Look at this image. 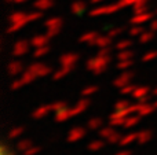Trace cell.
Returning a JSON list of instances; mask_svg holds the SVG:
<instances>
[{"label": "cell", "mask_w": 157, "mask_h": 155, "mask_svg": "<svg viewBox=\"0 0 157 155\" xmlns=\"http://www.w3.org/2000/svg\"><path fill=\"white\" fill-rule=\"evenodd\" d=\"M110 55H101L98 54L97 56L91 58L86 62V67L87 70H90L92 74L95 76H99V74L105 73L108 66L110 65Z\"/></svg>", "instance_id": "cell-1"}, {"label": "cell", "mask_w": 157, "mask_h": 155, "mask_svg": "<svg viewBox=\"0 0 157 155\" xmlns=\"http://www.w3.org/2000/svg\"><path fill=\"white\" fill-rule=\"evenodd\" d=\"M121 8L120 3H110V4H103L99 5V7H94L92 10L88 11L90 16H99V15H110V14H114Z\"/></svg>", "instance_id": "cell-2"}, {"label": "cell", "mask_w": 157, "mask_h": 155, "mask_svg": "<svg viewBox=\"0 0 157 155\" xmlns=\"http://www.w3.org/2000/svg\"><path fill=\"white\" fill-rule=\"evenodd\" d=\"M28 70H30L33 74H35L36 77H46L48 76V74H52L54 71H52V69L50 67V66L44 65V63H40V62H36L33 63V65H30L29 67H28Z\"/></svg>", "instance_id": "cell-3"}, {"label": "cell", "mask_w": 157, "mask_h": 155, "mask_svg": "<svg viewBox=\"0 0 157 155\" xmlns=\"http://www.w3.org/2000/svg\"><path fill=\"white\" fill-rule=\"evenodd\" d=\"M132 78H134V73L132 71H128V70H124V71H121V74L120 76H117L116 78H114V81H113V87H116V88H123L124 85H127V84H130L131 81H132Z\"/></svg>", "instance_id": "cell-4"}, {"label": "cell", "mask_w": 157, "mask_h": 155, "mask_svg": "<svg viewBox=\"0 0 157 155\" xmlns=\"http://www.w3.org/2000/svg\"><path fill=\"white\" fill-rule=\"evenodd\" d=\"M30 45H32V44H30V41L18 40L15 44H14V47H13V55L15 58H19V56H22V55L28 54Z\"/></svg>", "instance_id": "cell-5"}, {"label": "cell", "mask_w": 157, "mask_h": 155, "mask_svg": "<svg viewBox=\"0 0 157 155\" xmlns=\"http://www.w3.org/2000/svg\"><path fill=\"white\" fill-rule=\"evenodd\" d=\"M87 135V129L86 128H81V126H76V128H72L68 133V142L69 143H76L78 140L84 139Z\"/></svg>", "instance_id": "cell-6"}, {"label": "cell", "mask_w": 157, "mask_h": 155, "mask_svg": "<svg viewBox=\"0 0 157 155\" xmlns=\"http://www.w3.org/2000/svg\"><path fill=\"white\" fill-rule=\"evenodd\" d=\"M153 18H155V14L150 11L142 14H134V16L131 18V25H144L146 22H150Z\"/></svg>", "instance_id": "cell-7"}, {"label": "cell", "mask_w": 157, "mask_h": 155, "mask_svg": "<svg viewBox=\"0 0 157 155\" xmlns=\"http://www.w3.org/2000/svg\"><path fill=\"white\" fill-rule=\"evenodd\" d=\"M90 98H83L81 96V99L77 102L76 104H75L73 107H72V113H73V117H76V115H80L81 113H84L87 109L90 107Z\"/></svg>", "instance_id": "cell-8"}, {"label": "cell", "mask_w": 157, "mask_h": 155, "mask_svg": "<svg viewBox=\"0 0 157 155\" xmlns=\"http://www.w3.org/2000/svg\"><path fill=\"white\" fill-rule=\"evenodd\" d=\"M80 56L78 54H75V52H68V54H63L62 56L59 58V63L62 66H76V63L78 62Z\"/></svg>", "instance_id": "cell-9"}, {"label": "cell", "mask_w": 157, "mask_h": 155, "mask_svg": "<svg viewBox=\"0 0 157 155\" xmlns=\"http://www.w3.org/2000/svg\"><path fill=\"white\" fill-rule=\"evenodd\" d=\"M7 71L10 76H19V74H22L25 71V69H24L22 62H19V60H11L7 65Z\"/></svg>", "instance_id": "cell-10"}, {"label": "cell", "mask_w": 157, "mask_h": 155, "mask_svg": "<svg viewBox=\"0 0 157 155\" xmlns=\"http://www.w3.org/2000/svg\"><path fill=\"white\" fill-rule=\"evenodd\" d=\"M73 70H75V66H62L61 65V69H58V70H55L54 73H52V78H54L55 81H59V80H62L63 77H66L68 74H71Z\"/></svg>", "instance_id": "cell-11"}, {"label": "cell", "mask_w": 157, "mask_h": 155, "mask_svg": "<svg viewBox=\"0 0 157 155\" xmlns=\"http://www.w3.org/2000/svg\"><path fill=\"white\" fill-rule=\"evenodd\" d=\"M71 118H73L72 107H65V109L55 113V121H57V122H65V121L71 120Z\"/></svg>", "instance_id": "cell-12"}, {"label": "cell", "mask_w": 157, "mask_h": 155, "mask_svg": "<svg viewBox=\"0 0 157 155\" xmlns=\"http://www.w3.org/2000/svg\"><path fill=\"white\" fill-rule=\"evenodd\" d=\"M44 26H46V29H62L63 21L59 16H51V18L44 21Z\"/></svg>", "instance_id": "cell-13"}, {"label": "cell", "mask_w": 157, "mask_h": 155, "mask_svg": "<svg viewBox=\"0 0 157 155\" xmlns=\"http://www.w3.org/2000/svg\"><path fill=\"white\" fill-rule=\"evenodd\" d=\"M51 111L52 110H51V106H50V104H47V106H40L32 113V117L35 118V120H41V118L47 117Z\"/></svg>", "instance_id": "cell-14"}, {"label": "cell", "mask_w": 157, "mask_h": 155, "mask_svg": "<svg viewBox=\"0 0 157 155\" xmlns=\"http://www.w3.org/2000/svg\"><path fill=\"white\" fill-rule=\"evenodd\" d=\"M156 109H157L156 104H152L150 102H149V103H139L138 114L141 115V117H147V115L152 114Z\"/></svg>", "instance_id": "cell-15"}, {"label": "cell", "mask_w": 157, "mask_h": 155, "mask_svg": "<svg viewBox=\"0 0 157 155\" xmlns=\"http://www.w3.org/2000/svg\"><path fill=\"white\" fill-rule=\"evenodd\" d=\"M48 40H50V37L47 34H37V36H35V37H32L30 44H32L33 48H39V47L47 45V44H48Z\"/></svg>", "instance_id": "cell-16"}, {"label": "cell", "mask_w": 157, "mask_h": 155, "mask_svg": "<svg viewBox=\"0 0 157 155\" xmlns=\"http://www.w3.org/2000/svg\"><path fill=\"white\" fill-rule=\"evenodd\" d=\"M54 0H35L33 2V8L35 10H40V11H46L50 10L51 7H54Z\"/></svg>", "instance_id": "cell-17"}, {"label": "cell", "mask_w": 157, "mask_h": 155, "mask_svg": "<svg viewBox=\"0 0 157 155\" xmlns=\"http://www.w3.org/2000/svg\"><path fill=\"white\" fill-rule=\"evenodd\" d=\"M112 40L113 38L110 36H98V38L94 41L92 47H97V48H105V47H110L112 45Z\"/></svg>", "instance_id": "cell-18"}, {"label": "cell", "mask_w": 157, "mask_h": 155, "mask_svg": "<svg viewBox=\"0 0 157 155\" xmlns=\"http://www.w3.org/2000/svg\"><path fill=\"white\" fill-rule=\"evenodd\" d=\"M86 10H87V3L83 2V0H77V2H73L71 4V11L75 15H81Z\"/></svg>", "instance_id": "cell-19"}, {"label": "cell", "mask_w": 157, "mask_h": 155, "mask_svg": "<svg viewBox=\"0 0 157 155\" xmlns=\"http://www.w3.org/2000/svg\"><path fill=\"white\" fill-rule=\"evenodd\" d=\"M10 23H14V22H26L29 23V18H28V13H22V11H17V13H13L10 15Z\"/></svg>", "instance_id": "cell-20"}, {"label": "cell", "mask_w": 157, "mask_h": 155, "mask_svg": "<svg viewBox=\"0 0 157 155\" xmlns=\"http://www.w3.org/2000/svg\"><path fill=\"white\" fill-rule=\"evenodd\" d=\"M136 137H138V133H136V132L127 133V135H124V136L121 137V140H120L119 144L121 146V147H127V146L132 144L134 142H136Z\"/></svg>", "instance_id": "cell-21"}, {"label": "cell", "mask_w": 157, "mask_h": 155, "mask_svg": "<svg viewBox=\"0 0 157 155\" xmlns=\"http://www.w3.org/2000/svg\"><path fill=\"white\" fill-rule=\"evenodd\" d=\"M98 36H99V34H98L97 32L84 33V34L78 38V41H80V43H84V44H88V45H92V44H94V41L98 38Z\"/></svg>", "instance_id": "cell-22"}, {"label": "cell", "mask_w": 157, "mask_h": 155, "mask_svg": "<svg viewBox=\"0 0 157 155\" xmlns=\"http://www.w3.org/2000/svg\"><path fill=\"white\" fill-rule=\"evenodd\" d=\"M153 139V133L150 131H141L138 132V137H136V143L138 144H146Z\"/></svg>", "instance_id": "cell-23"}, {"label": "cell", "mask_w": 157, "mask_h": 155, "mask_svg": "<svg viewBox=\"0 0 157 155\" xmlns=\"http://www.w3.org/2000/svg\"><path fill=\"white\" fill-rule=\"evenodd\" d=\"M103 147H105V140H103V139L92 140V142H90L88 144H87V148H88V151H92V153L101 151Z\"/></svg>", "instance_id": "cell-24"}, {"label": "cell", "mask_w": 157, "mask_h": 155, "mask_svg": "<svg viewBox=\"0 0 157 155\" xmlns=\"http://www.w3.org/2000/svg\"><path fill=\"white\" fill-rule=\"evenodd\" d=\"M102 126H103V121L98 117H94L87 121V129H90V131H99Z\"/></svg>", "instance_id": "cell-25"}, {"label": "cell", "mask_w": 157, "mask_h": 155, "mask_svg": "<svg viewBox=\"0 0 157 155\" xmlns=\"http://www.w3.org/2000/svg\"><path fill=\"white\" fill-rule=\"evenodd\" d=\"M141 115L139 114H131L128 115L127 118H125V122H124V128H134V126H136L139 124V121H141Z\"/></svg>", "instance_id": "cell-26"}, {"label": "cell", "mask_w": 157, "mask_h": 155, "mask_svg": "<svg viewBox=\"0 0 157 155\" xmlns=\"http://www.w3.org/2000/svg\"><path fill=\"white\" fill-rule=\"evenodd\" d=\"M114 132H116L114 126H112V125L102 126V128L99 129V137H101V139H103V140H108L109 137L114 133Z\"/></svg>", "instance_id": "cell-27"}, {"label": "cell", "mask_w": 157, "mask_h": 155, "mask_svg": "<svg viewBox=\"0 0 157 155\" xmlns=\"http://www.w3.org/2000/svg\"><path fill=\"white\" fill-rule=\"evenodd\" d=\"M155 33H156V32H153V30H150V29H149V30H145V32L138 37V41H139L141 44L150 43V41L155 38Z\"/></svg>", "instance_id": "cell-28"}, {"label": "cell", "mask_w": 157, "mask_h": 155, "mask_svg": "<svg viewBox=\"0 0 157 155\" xmlns=\"http://www.w3.org/2000/svg\"><path fill=\"white\" fill-rule=\"evenodd\" d=\"M135 56V52L132 49H121V51H117V60H125V59H134Z\"/></svg>", "instance_id": "cell-29"}, {"label": "cell", "mask_w": 157, "mask_h": 155, "mask_svg": "<svg viewBox=\"0 0 157 155\" xmlns=\"http://www.w3.org/2000/svg\"><path fill=\"white\" fill-rule=\"evenodd\" d=\"M132 40L131 38H121L120 41H117L116 44H114V48L117 49V51H121V49H128L132 47Z\"/></svg>", "instance_id": "cell-30"}, {"label": "cell", "mask_w": 157, "mask_h": 155, "mask_svg": "<svg viewBox=\"0 0 157 155\" xmlns=\"http://www.w3.org/2000/svg\"><path fill=\"white\" fill-rule=\"evenodd\" d=\"M149 92H150V89L147 87H136L135 91L132 92V98L135 99V100H138V99H141V98H144V96L149 95Z\"/></svg>", "instance_id": "cell-31"}, {"label": "cell", "mask_w": 157, "mask_h": 155, "mask_svg": "<svg viewBox=\"0 0 157 155\" xmlns=\"http://www.w3.org/2000/svg\"><path fill=\"white\" fill-rule=\"evenodd\" d=\"M144 32H145V27L142 26V25H132V26L128 29V34H130L131 37H139Z\"/></svg>", "instance_id": "cell-32"}, {"label": "cell", "mask_w": 157, "mask_h": 155, "mask_svg": "<svg viewBox=\"0 0 157 155\" xmlns=\"http://www.w3.org/2000/svg\"><path fill=\"white\" fill-rule=\"evenodd\" d=\"M32 146H33V143L30 142L29 139H21V140H18V143H17V150L24 153V151H26L28 148H30Z\"/></svg>", "instance_id": "cell-33"}, {"label": "cell", "mask_w": 157, "mask_h": 155, "mask_svg": "<svg viewBox=\"0 0 157 155\" xmlns=\"http://www.w3.org/2000/svg\"><path fill=\"white\" fill-rule=\"evenodd\" d=\"M134 59H125V60H119L117 62V65H116V67L119 69V70H121V71H124V70H128L130 67H132L134 66Z\"/></svg>", "instance_id": "cell-34"}, {"label": "cell", "mask_w": 157, "mask_h": 155, "mask_svg": "<svg viewBox=\"0 0 157 155\" xmlns=\"http://www.w3.org/2000/svg\"><path fill=\"white\" fill-rule=\"evenodd\" d=\"M24 132H25V128H22V126H17V128L11 129V131L8 132V139L10 140L18 139V137H21L22 135H24Z\"/></svg>", "instance_id": "cell-35"}, {"label": "cell", "mask_w": 157, "mask_h": 155, "mask_svg": "<svg viewBox=\"0 0 157 155\" xmlns=\"http://www.w3.org/2000/svg\"><path fill=\"white\" fill-rule=\"evenodd\" d=\"M98 85H88L87 88H84L83 91H81V96L83 98H90V96H92V95H95V93L98 92Z\"/></svg>", "instance_id": "cell-36"}, {"label": "cell", "mask_w": 157, "mask_h": 155, "mask_svg": "<svg viewBox=\"0 0 157 155\" xmlns=\"http://www.w3.org/2000/svg\"><path fill=\"white\" fill-rule=\"evenodd\" d=\"M50 52V45H43V47H39V48H35L33 51V56L35 58H43L44 55H47Z\"/></svg>", "instance_id": "cell-37"}, {"label": "cell", "mask_w": 157, "mask_h": 155, "mask_svg": "<svg viewBox=\"0 0 157 155\" xmlns=\"http://www.w3.org/2000/svg\"><path fill=\"white\" fill-rule=\"evenodd\" d=\"M155 59H157V51H155V49L147 51L146 54H144L141 58L142 62H152V60H155Z\"/></svg>", "instance_id": "cell-38"}, {"label": "cell", "mask_w": 157, "mask_h": 155, "mask_svg": "<svg viewBox=\"0 0 157 155\" xmlns=\"http://www.w3.org/2000/svg\"><path fill=\"white\" fill-rule=\"evenodd\" d=\"M125 30V27L124 26H117V27H112L110 30L108 32V36H110L112 38H114V37H119L120 34H121Z\"/></svg>", "instance_id": "cell-39"}, {"label": "cell", "mask_w": 157, "mask_h": 155, "mask_svg": "<svg viewBox=\"0 0 157 155\" xmlns=\"http://www.w3.org/2000/svg\"><path fill=\"white\" fill-rule=\"evenodd\" d=\"M135 88H136V85H134V84H127V85H124L123 88H120V93L121 95H132V92L135 91Z\"/></svg>", "instance_id": "cell-40"}, {"label": "cell", "mask_w": 157, "mask_h": 155, "mask_svg": "<svg viewBox=\"0 0 157 155\" xmlns=\"http://www.w3.org/2000/svg\"><path fill=\"white\" fill-rule=\"evenodd\" d=\"M25 85H28L26 82H25V80L22 78V77H19V78H17V80H15V81L11 82V89L17 91V89H19V88L25 87Z\"/></svg>", "instance_id": "cell-41"}, {"label": "cell", "mask_w": 157, "mask_h": 155, "mask_svg": "<svg viewBox=\"0 0 157 155\" xmlns=\"http://www.w3.org/2000/svg\"><path fill=\"white\" fill-rule=\"evenodd\" d=\"M130 104H131V102L127 100V99H121V100H117L116 104H114V110H124V109H127Z\"/></svg>", "instance_id": "cell-42"}, {"label": "cell", "mask_w": 157, "mask_h": 155, "mask_svg": "<svg viewBox=\"0 0 157 155\" xmlns=\"http://www.w3.org/2000/svg\"><path fill=\"white\" fill-rule=\"evenodd\" d=\"M121 137H123V136H121V133H119V132L116 131L110 137H109L108 140H106V142L110 143V144H119L120 140H121Z\"/></svg>", "instance_id": "cell-43"}, {"label": "cell", "mask_w": 157, "mask_h": 155, "mask_svg": "<svg viewBox=\"0 0 157 155\" xmlns=\"http://www.w3.org/2000/svg\"><path fill=\"white\" fill-rule=\"evenodd\" d=\"M147 10V4H135L132 5V13L134 14H142V13H146Z\"/></svg>", "instance_id": "cell-44"}, {"label": "cell", "mask_w": 157, "mask_h": 155, "mask_svg": "<svg viewBox=\"0 0 157 155\" xmlns=\"http://www.w3.org/2000/svg\"><path fill=\"white\" fill-rule=\"evenodd\" d=\"M125 118L127 117H120V118H112L110 120V125L112 126H124V122H125Z\"/></svg>", "instance_id": "cell-45"}, {"label": "cell", "mask_w": 157, "mask_h": 155, "mask_svg": "<svg viewBox=\"0 0 157 155\" xmlns=\"http://www.w3.org/2000/svg\"><path fill=\"white\" fill-rule=\"evenodd\" d=\"M50 106H51V110H52L54 113H57V111H59V110H62V109H65V107H68L65 102H57V103H51Z\"/></svg>", "instance_id": "cell-46"}, {"label": "cell", "mask_w": 157, "mask_h": 155, "mask_svg": "<svg viewBox=\"0 0 157 155\" xmlns=\"http://www.w3.org/2000/svg\"><path fill=\"white\" fill-rule=\"evenodd\" d=\"M40 150H41V148H40V147H37V146H32V147L28 148V150H26V151H24L22 154H24V155H36V154L40 153Z\"/></svg>", "instance_id": "cell-47"}, {"label": "cell", "mask_w": 157, "mask_h": 155, "mask_svg": "<svg viewBox=\"0 0 157 155\" xmlns=\"http://www.w3.org/2000/svg\"><path fill=\"white\" fill-rule=\"evenodd\" d=\"M59 32H61V29H47L46 34L50 38H51V37H55V36L59 34Z\"/></svg>", "instance_id": "cell-48"}, {"label": "cell", "mask_w": 157, "mask_h": 155, "mask_svg": "<svg viewBox=\"0 0 157 155\" xmlns=\"http://www.w3.org/2000/svg\"><path fill=\"white\" fill-rule=\"evenodd\" d=\"M136 2H138V0H120L119 3L123 8V7H128V5H134Z\"/></svg>", "instance_id": "cell-49"}, {"label": "cell", "mask_w": 157, "mask_h": 155, "mask_svg": "<svg viewBox=\"0 0 157 155\" xmlns=\"http://www.w3.org/2000/svg\"><path fill=\"white\" fill-rule=\"evenodd\" d=\"M112 48L110 47H105V48H98V54L101 55H110Z\"/></svg>", "instance_id": "cell-50"}, {"label": "cell", "mask_w": 157, "mask_h": 155, "mask_svg": "<svg viewBox=\"0 0 157 155\" xmlns=\"http://www.w3.org/2000/svg\"><path fill=\"white\" fill-rule=\"evenodd\" d=\"M149 29L153 30V32H157V16L149 22Z\"/></svg>", "instance_id": "cell-51"}, {"label": "cell", "mask_w": 157, "mask_h": 155, "mask_svg": "<svg viewBox=\"0 0 157 155\" xmlns=\"http://www.w3.org/2000/svg\"><path fill=\"white\" fill-rule=\"evenodd\" d=\"M114 155H132V151L131 150H120V151H117Z\"/></svg>", "instance_id": "cell-52"}, {"label": "cell", "mask_w": 157, "mask_h": 155, "mask_svg": "<svg viewBox=\"0 0 157 155\" xmlns=\"http://www.w3.org/2000/svg\"><path fill=\"white\" fill-rule=\"evenodd\" d=\"M138 103H149L150 102V96L149 95H146V96H144V98H141V99H138Z\"/></svg>", "instance_id": "cell-53"}, {"label": "cell", "mask_w": 157, "mask_h": 155, "mask_svg": "<svg viewBox=\"0 0 157 155\" xmlns=\"http://www.w3.org/2000/svg\"><path fill=\"white\" fill-rule=\"evenodd\" d=\"M26 2H29V0H13L14 4H24V3H26Z\"/></svg>", "instance_id": "cell-54"}, {"label": "cell", "mask_w": 157, "mask_h": 155, "mask_svg": "<svg viewBox=\"0 0 157 155\" xmlns=\"http://www.w3.org/2000/svg\"><path fill=\"white\" fill-rule=\"evenodd\" d=\"M105 0H90V4H101V3H103Z\"/></svg>", "instance_id": "cell-55"}, {"label": "cell", "mask_w": 157, "mask_h": 155, "mask_svg": "<svg viewBox=\"0 0 157 155\" xmlns=\"http://www.w3.org/2000/svg\"><path fill=\"white\" fill-rule=\"evenodd\" d=\"M153 95H156V96H157V88H156L155 91H153Z\"/></svg>", "instance_id": "cell-56"}, {"label": "cell", "mask_w": 157, "mask_h": 155, "mask_svg": "<svg viewBox=\"0 0 157 155\" xmlns=\"http://www.w3.org/2000/svg\"><path fill=\"white\" fill-rule=\"evenodd\" d=\"M6 2H7V3H13V0H6Z\"/></svg>", "instance_id": "cell-57"}, {"label": "cell", "mask_w": 157, "mask_h": 155, "mask_svg": "<svg viewBox=\"0 0 157 155\" xmlns=\"http://www.w3.org/2000/svg\"><path fill=\"white\" fill-rule=\"evenodd\" d=\"M155 14H156V15H157V8H156V11H155Z\"/></svg>", "instance_id": "cell-58"}, {"label": "cell", "mask_w": 157, "mask_h": 155, "mask_svg": "<svg viewBox=\"0 0 157 155\" xmlns=\"http://www.w3.org/2000/svg\"><path fill=\"white\" fill-rule=\"evenodd\" d=\"M155 104H156V107H157V102H156V103H155Z\"/></svg>", "instance_id": "cell-59"}]
</instances>
